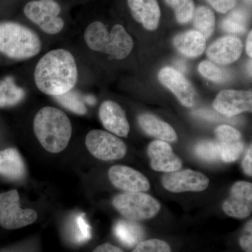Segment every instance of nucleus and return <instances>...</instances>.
<instances>
[{
    "label": "nucleus",
    "mask_w": 252,
    "mask_h": 252,
    "mask_svg": "<svg viewBox=\"0 0 252 252\" xmlns=\"http://www.w3.org/2000/svg\"><path fill=\"white\" fill-rule=\"evenodd\" d=\"M34 82L48 95H61L74 89L78 69L74 56L65 49H56L44 55L34 70Z\"/></svg>",
    "instance_id": "nucleus-1"
},
{
    "label": "nucleus",
    "mask_w": 252,
    "mask_h": 252,
    "mask_svg": "<svg viewBox=\"0 0 252 252\" xmlns=\"http://www.w3.org/2000/svg\"><path fill=\"white\" fill-rule=\"evenodd\" d=\"M33 127L43 148L52 154L65 149L72 134L70 120L65 113L53 107H45L36 114Z\"/></svg>",
    "instance_id": "nucleus-2"
},
{
    "label": "nucleus",
    "mask_w": 252,
    "mask_h": 252,
    "mask_svg": "<svg viewBox=\"0 0 252 252\" xmlns=\"http://www.w3.org/2000/svg\"><path fill=\"white\" fill-rule=\"evenodd\" d=\"M84 39L91 50L104 53L117 60H122L130 54L133 40L122 25H116L110 32L103 23L94 21L86 29Z\"/></svg>",
    "instance_id": "nucleus-3"
},
{
    "label": "nucleus",
    "mask_w": 252,
    "mask_h": 252,
    "mask_svg": "<svg viewBox=\"0 0 252 252\" xmlns=\"http://www.w3.org/2000/svg\"><path fill=\"white\" fill-rule=\"evenodd\" d=\"M41 42L31 29L15 22L0 23V53L16 60L31 59L39 54Z\"/></svg>",
    "instance_id": "nucleus-4"
},
{
    "label": "nucleus",
    "mask_w": 252,
    "mask_h": 252,
    "mask_svg": "<svg viewBox=\"0 0 252 252\" xmlns=\"http://www.w3.org/2000/svg\"><path fill=\"white\" fill-rule=\"evenodd\" d=\"M112 205L124 218L139 221L153 218L160 210L158 201L144 192H124L115 195Z\"/></svg>",
    "instance_id": "nucleus-5"
},
{
    "label": "nucleus",
    "mask_w": 252,
    "mask_h": 252,
    "mask_svg": "<svg viewBox=\"0 0 252 252\" xmlns=\"http://www.w3.org/2000/svg\"><path fill=\"white\" fill-rule=\"evenodd\" d=\"M17 190L0 193V225L5 229L15 230L32 224L37 219L36 211L20 207Z\"/></svg>",
    "instance_id": "nucleus-6"
},
{
    "label": "nucleus",
    "mask_w": 252,
    "mask_h": 252,
    "mask_svg": "<svg viewBox=\"0 0 252 252\" xmlns=\"http://www.w3.org/2000/svg\"><path fill=\"white\" fill-rule=\"evenodd\" d=\"M61 12V6L54 0H33L24 8L26 17L49 34H58L64 28Z\"/></svg>",
    "instance_id": "nucleus-7"
},
{
    "label": "nucleus",
    "mask_w": 252,
    "mask_h": 252,
    "mask_svg": "<svg viewBox=\"0 0 252 252\" xmlns=\"http://www.w3.org/2000/svg\"><path fill=\"white\" fill-rule=\"evenodd\" d=\"M85 144L89 152L99 160H119L127 153V147L121 139L104 130L90 131L86 135Z\"/></svg>",
    "instance_id": "nucleus-8"
},
{
    "label": "nucleus",
    "mask_w": 252,
    "mask_h": 252,
    "mask_svg": "<svg viewBox=\"0 0 252 252\" xmlns=\"http://www.w3.org/2000/svg\"><path fill=\"white\" fill-rule=\"evenodd\" d=\"M164 188L172 193L203 191L208 187L210 180L201 172L191 170L167 172L162 177Z\"/></svg>",
    "instance_id": "nucleus-9"
},
{
    "label": "nucleus",
    "mask_w": 252,
    "mask_h": 252,
    "mask_svg": "<svg viewBox=\"0 0 252 252\" xmlns=\"http://www.w3.org/2000/svg\"><path fill=\"white\" fill-rule=\"evenodd\" d=\"M222 209L227 215L235 218L245 219L250 216L252 210V183L244 181L235 183Z\"/></svg>",
    "instance_id": "nucleus-10"
},
{
    "label": "nucleus",
    "mask_w": 252,
    "mask_h": 252,
    "mask_svg": "<svg viewBox=\"0 0 252 252\" xmlns=\"http://www.w3.org/2000/svg\"><path fill=\"white\" fill-rule=\"evenodd\" d=\"M214 108L227 117H233L247 111L251 112L252 91H221L214 101Z\"/></svg>",
    "instance_id": "nucleus-11"
},
{
    "label": "nucleus",
    "mask_w": 252,
    "mask_h": 252,
    "mask_svg": "<svg viewBox=\"0 0 252 252\" xmlns=\"http://www.w3.org/2000/svg\"><path fill=\"white\" fill-rule=\"evenodd\" d=\"M158 79L173 93L182 105L193 107L195 104V91L182 72L172 67H163L158 73Z\"/></svg>",
    "instance_id": "nucleus-12"
},
{
    "label": "nucleus",
    "mask_w": 252,
    "mask_h": 252,
    "mask_svg": "<svg viewBox=\"0 0 252 252\" xmlns=\"http://www.w3.org/2000/svg\"><path fill=\"white\" fill-rule=\"evenodd\" d=\"M108 176L114 187L125 192H145L150 189L148 179L135 169L125 165H114Z\"/></svg>",
    "instance_id": "nucleus-13"
},
{
    "label": "nucleus",
    "mask_w": 252,
    "mask_h": 252,
    "mask_svg": "<svg viewBox=\"0 0 252 252\" xmlns=\"http://www.w3.org/2000/svg\"><path fill=\"white\" fill-rule=\"evenodd\" d=\"M147 154L151 160V167L158 172H171L182 168V162L171 146L167 142L156 140L149 144Z\"/></svg>",
    "instance_id": "nucleus-14"
},
{
    "label": "nucleus",
    "mask_w": 252,
    "mask_h": 252,
    "mask_svg": "<svg viewBox=\"0 0 252 252\" xmlns=\"http://www.w3.org/2000/svg\"><path fill=\"white\" fill-rule=\"evenodd\" d=\"M243 51L241 40L235 36H226L217 39L207 49V56L217 64H228L238 61Z\"/></svg>",
    "instance_id": "nucleus-15"
},
{
    "label": "nucleus",
    "mask_w": 252,
    "mask_h": 252,
    "mask_svg": "<svg viewBox=\"0 0 252 252\" xmlns=\"http://www.w3.org/2000/svg\"><path fill=\"white\" fill-rule=\"evenodd\" d=\"M99 117L102 125L109 132L119 137H127L130 132V125L126 113L119 104L107 100L101 104Z\"/></svg>",
    "instance_id": "nucleus-16"
},
{
    "label": "nucleus",
    "mask_w": 252,
    "mask_h": 252,
    "mask_svg": "<svg viewBox=\"0 0 252 252\" xmlns=\"http://www.w3.org/2000/svg\"><path fill=\"white\" fill-rule=\"evenodd\" d=\"M127 4L136 21L149 31L157 29L160 18L157 0H127Z\"/></svg>",
    "instance_id": "nucleus-17"
},
{
    "label": "nucleus",
    "mask_w": 252,
    "mask_h": 252,
    "mask_svg": "<svg viewBox=\"0 0 252 252\" xmlns=\"http://www.w3.org/2000/svg\"><path fill=\"white\" fill-rule=\"evenodd\" d=\"M26 166L17 149L0 151V176L8 180H22L26 175Z\"/></svg>",
    "instance_id": "nucleus-18"
},
{
    "label": "nucleus",
    "mask_w": 252,
    "mask_h": 252,
    "mask_svg": "<svg viewBox=\"0 0 252 252\" xmlns=\"http://www.w3.org/2000/svg\"><path fill=\"white\" fill-rule=\"evenodd\" d=\"M138 124L147 135L158 140L174 142L177 140L175 130L171 126L150 114H140Z\"/></svg>",
    "instance_id": "nucleus-19"
},
{
    "label": "nucleus",
    "mask_w": 252,
    "mask_h": 252,
    "mask_svg": "<svg viewBox=\"0 0 252 252\" xmlns=\"http://www.w3.org/2000/svg\"><path fill=\"white\" fill-rule=\"evenodd\" d=\"M173 44L179 52L188 58L201 56L206 48V39L197 31H189L177 34Z\"/></svg>",
    "instance_id": "nucleus-20"
},
{
    "label": "nucleus",
    "mask_w": 252,
    "mask_h": 252,
    "mask_svg": "<svg viewBox=\"0 0 252 252\" xmlns=\"http://www.w3.org/2000/svg\"><path fill=\"white\" fill-rule=\"evenodd\" d=\"M114 233L118 240L127 248L136 246L144 238L143 228L136 221L127 220L117 221L114 225Z\"/></svg>",
    "instance_id": "nucleus-21"
},
{
    "label": "nucleus",
    "mask_w": 252,
    "mask_h": 252,
    "mask_svg": "<svg viewBox=\"0 0 252 252\" xmlns=\"http://www.w3.org/2000/svg\"><path fill=\"white\" fill-rule=\"evenodd\" d=\"M26 92L16 85L12 77H6L0 80V108L13 107L24 99Z\"/></svg>",
    "instance_id": "nucleus-22"
},
{
    "label": "nucleus",
    "mask_w": 252,
    "mask_h": 252,
    "mask_svg": "<svg viewBox=\"0 0 252 252\" xmlns=\"http://www.w3.org/2000/svg\"><path fill=\"white\" fill-rule=\"evenodd\" d=\"M249 21L248 11L241 8L232 11L220 23V28L227 32L243 34L247 31Z\"/></svg>",
    "instance_id": "nucleus-23"
},
{
    "label": "nucleus",
    "mask_w": 252,
    "mask_h": 252,
    "mask_svg": "<svg viewBox=\"0 0 252 252\" xmlns=\"http://www.w3.org/2000/svg\"><path fill=\"white\" fill-rule=\"evenodd\" d=\"M193 16L194 27L205 39H208L215 31V16L213 11L207 6H199L194 11Z\"/></svg>",
    "instance_id": "nucleus-24"
},
{
    "label": "nucleus",
    "mask_w": 252,
    "mask_h": 252,
    "mask_svg": "<svg viewBox=\"0 0 252 252\" xmlns=\"http://www.w3.org/2000/svg\"><path fill=\"white\" fill-rule=\"evenodd\" d=\"M54 99L64 108L78 115H85L87 113L84 97L77 91L71 90L61 95L55 96Z\"/></svg>",
    "instance_id": "nucleus-25"
},
{
    "label": "nucleus",
    "mask_w": 252,
    "mask_h": 252,
    "mask_svg": "<svg viewBox=\"0 0 252 252\" xmlns=\"http://www.w3.org/2000/svg\"><path fill=\"white\" fill-rule=\"evenodd\" d=\"M200 74L209 80L217 83H224L230 80L231 74L226 69L218 67L211 61H204L198 66Z\"/></svg>",
    "instance_id": "nucleus-26"
},
{
    "label": "nucleus",
    "mask_w": 252,
    "mask_h": 252,
    "mask_svg": "<svg viewBox=\"0 0 252 252\" xmlns=\"http://www.w3.org/2000/svg\"><path fill=\"white\" fill-rule=\"evenodd\" d=\"M165 2L175 11L179 23L185 24L193 18L195 11L193 0H165Z\"/></svg>",
    "instance_id": "nucleus-27"
},
{
    "label": "nucleus",
    "mask_w": 252,
    "mask_h": 252,
    "mask_svg": "<svg viewBox=\"0 0 252 252\" xmlns=\"http://www.w3.org/2000/svg\"><path fill=\"white\" fill-rule=\"evenodd\" d=\"M194 152L199 158L205 161L216 162L220 159V147L217 141H202L195 145Z\"/></svg>",
    "instance_id": "nucleus-28"
},
{
    "label": "nucleus",
    "mask_w": 252,
    "mask_h": 252,
    "mask_svg": "<svg viewBox=\"0 0 252 252\" xmlns=\"http://www.w3.org/2000/svg\"><path fill=\"white\" fill-rule=\"evenodd\" d=\"M220 159L225 162H231L238 160L243 154L244 143L243 141L230 142V143H219Z\"/></svg>",
    "instance_id": "nucleus-29"
},
{
    "label": "nucleus",
    "mask_w": 252,
    "mask_h": 252,
    "mask_svg": "<svg viewBox=\"0 0 252 252\" xmlns=\"http://www.w3.org/2000/svg\"><path fill=\"white\" fill-rule=\"evenodd\" d=\"M132 252H171V248L163 240L152 239L137 244Z\"/></svg>",
    "instance_id": "nucleus-30"
},
{
    "label": "nucleus",
    "mask_w": 252,
    "mask_h": 252,
    "mask_svg": "<svg viewBox=\"0 0 252 252\" xmlns=\"http://www.w3.org/2000/svg\"><path fill=\"white\" fill-rule=\"evenodd\" d=\"M215 132L219 143H230L241 140V133L234 127L228 125L219 126Z\"/></svg>",
    "instance_id": "nucleus-31"
},
{
    "label": "nucleus",
    "mask_w": 252,
    "mask_h": 252,
    "mask_svg": "<svg viewBox=\"0 0 252 252\" xmlns=\"http://www.w3.org/2000/svg\"><path fill=\"white\" fill-rule=\"evenodd\" d=\"M74 240L77 243H84L91 238V227L83 215H78L74 220Z\"/></svg>",
    "instance_id": "nucleus-32"
},
{
    "label": "nucleus",
    "mask_w": 252,
    "mask_h": 252,
    "mask_svg": "<svg viewBox=\"0 0 252 252\" xmlns=\"http://www.w3.org/2000/svg\"><path fill=\"white\" fill-rule=\"evenodd\" d=\"M194 114L198 117L203 118L207 120L214 121V122H226L235 124V123L239 122V119L236 118L225 117L219 112H214L213 111L206 110V109L195 111Z\"/></svg>",
    "instance_id": "nucleus-33"
},
{
    "label": "nucleus",
    "mask_w": 252,
    "mask_h": 252,
    "mask_svg": "<svg viewBox=\"0 0 252 252\" xmlns=\"http://www.w3.org/2000/svg\"><path fill=\"white\" fill-rule=\"evenodd\" d=\"M212 7L222 14L233 9L236 5L237 0H206Z\"/></svg>",
    "instance_id": "nucleus-34"
},
{
    "label": "nucleus",
    "mask_w": 252,
    "mask_h": 252,
    "mask_svg": "<svg viewBox=\"0 0 252 252\" xmlns=\"http://www.w3.org/2000/svg\"><path fill=\"white\" fill-rule=\"evenodd\" d=\"M243 169L248 176L252 175V147L250 146L243 162Z\"/></svg>",
    "instance_id": "nucleus-35"
},
{
    "label": "nucleus",
    "mask_w": 252,
    "mask_h": 252,
    "mask_svg": "<svg viewBox=\"0 0 252 252\" xmlns=\"http://www.w3.org/2000/svg\"><path fill=\"white\" fill-rule=\"evenodd\" d=\"M240 245L246 252H252V234L243 235L240 239Z\"/></svg>",
    "instance_id": "nucleus-36"
},
{
    "label": "nucleus",
    "mask_w": 252,
    "mask_h": 252,
    "mask_svg": "<svg viewBox=\"0 0 252 252\" xmlns=\"http://www.w3.org/2000/svg\"><path fill=\"white\" fill-rule=\"evenodd\" d=\"M93 252H124L122 249L114 246L109 243H104L103 245L97 247Z\"/></svg>",
    "instance_id": "nucleus-37"
},
{
    "label": "nucleus",
    "mask_w": 252,
    "mask_h": 252,
    "mask_svg": "<svg viewBox=\"0 0 252 252\" xmlns=\"http://www.w3.org/2000/svg\"><path fill=\"white\" fill-rule=\"evenodd\" d=\"M252 31H250V34L248 36V39H247V44H246V51L247 54H248V56H250V58L252 57Z\"/></svg>",
    "instance_id": "nucleus-38"
},
{
    "label": "nucleus",
    "mask_w": 252,
    "mask_h": 252,
    "mask_svg": "<svg viewBox=\"0 0 252 252\" xmlns=\"http://www.w3.org/2000/svg\"><path fill=\"white\" fill-rule=\"evenodd\" d=\"M176 67L178 68L179 72H185L187 70V64L184 61L182 60H177L175 61Z\"/></svg>",
    "instance_id": "nucleus-39"
},
{
    "label": "nucleus",
    "mask_w": 252,
    "mask_h": 252,
    "mask_svg": "<svg viewBox=\"0 0 252 252\" xmlns=\"http://www.w3.org/2000/svg\"><path fill=\"white\" fill-rule=\"evenodd\" d=\"M84 102L86 103L90 104V105H94L95 104L96 99L93 95H87L84 97Z\"/></svg>",
    "instance_id": "nucleus-40"
},
{
    "label": "nucleus",
    "mask_w": 252,
    "mask_h": 252,
    "mask_svg": "<svg viewBox=\"0 0 252 252\" xmlns=\"http://www.w3.org/2000/svg\"><path fill=\"white\" fill-rule=\"evenodd\" d=\"M248 70L249 74L250 76H252V61H250L248 64Z\"/></svg>",
    "instance_id": "nucleus-41"
}]
</instances>
